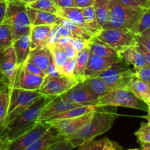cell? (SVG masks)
I'll return each mask as SVG.
<instances>
[{
  "mask_svg": "<svg viewBox=\"0 0 150 150\" xmlns=\"http://www.w3.org/2000/svg\"><path fill=\"white\" fill-rule=\"evenodd\" d=\"M118 117L117 107L96 106L91 120L79 131L66 139L70 142L73 148H77L108 132Z\"/></svg>",
  "mask_w": 150,
  "mask_h": 150,
  "instance_id": "cell-1",
  "label": "cell"
},
{
  "mask_svg": "<svg viewBox=\"0 0 150 150\" xmlns=\"http://www.w3.org/2000/svg\"><path fill=\"white\" fill-rule=\"evenodd\" d=\"M57 96L42 95L30 106L9 122L3 128L0 138L9 144L38 124V119L42 109Z\"/></svg>",
  "mask_w": 150,
  "mask_h": 150,
  "instance_id": "cell-2",
  "label": "cell"
},
{
  "mask_svg": "<svg viewBox=\"0 0 150 150\" xmlns=\"http://www.w3.org/2000/svg\"><path fill=\"white\" fill-rule=\"evenodd\" d=\"M144 9L128 7L120 0H109V22L106 28H120L136 34L138 22Z\"/></svg>",
  "mask_w": 150,
  "mask_h": 150,
  "instance_id": "cell-3",
  "label": "cell"
},
{
  "mask_svg": "<svg viewBox=\"0 0 150 150\" xmlns=\"http://www.w3.org/2000/svg\"><path fill=\"white\" fill-rule=\"evenodd\" d=\"M6 13L2 23L10 26L13 42L32 29L27 14V4L21 0H6Z\"/></svg>",
  "mask_w": 150,
  "mask_h": 150,
  "instance_id": "cell-4",
  "label": "cell"
},
{
  "mask_svg": "<svg viewBox=\"0 0 150 150\" xmlns=\"http://www.w3.org/2000/svg\"><path fill=\"white\" fill-rule=\"evenodd\" d=\"M42 96L39 91L24 90L17 87L9 89L8 106L4 127Z\"/></svg>",
  "mask_w": 150,
  "mask_h": 150,
  "instance_id": "cell-5",
  "label": "cell"
},
{
  "mask_svg": "<svg viewBox=\"0 0 150 150\" xmlns=\"http://www.w3.org/2000/svg\"><path fill=\"white\" fill-rule=\"evenodd\" d=\"M97 106H116L133 108L139 111H148V105L139 99L128 89L111 90L100 97Z\"/></svg>",
  "mask_w": 150,
  "mask_h": 150,
  "instance_id": "cell-6",
  "label": "cell"
},
{
  "mask_svg": "<svg viewBox=\"0 0 150 150\" xmlns=\"http://www.w3.org/2000/svg\"><path fill=\"white\" fill-rule=\"evenodd\" d=\"M134 75V70L120 60L97 76L111 91L117 89H129L130 80Z\"/></svg>",
  "mask_w": 150,
  "mask_h": 150,
  "instance_id": "cell-7",
  "label": "cell"
},
{
  "mask_svg": "<svg viewBox=\"0 0 150 150\" xmlns=\"http://www.w3.org/2000/svg\"><path fill=\"white\" fill-rule=\"evenodd\" d=\"M96 38L118 52L135 45L137 43L136 35L130 31L120 28L103 29Z\"/></svg>",
  "mask_w": 150,
  "mask_h": 150,
  "instance_id": "cell-8",
  "label": "cell"
},
{
  "mask_svg": "<svg viewBox=\"0 0 150 150\" xmlns=\"http://www.w3.org/2000/svg\"><path fill=\"white\" fill-rule=\"evenodd\" d=\"M79 83L73 77L62 75L59 76H45L39 91L45 96H59Z\"/></svg>",
  "mask_w": 150,
  "mask_h": 150,
  "instance_id": "cell-9",
  "label": "cell"
},
{
  "mask_svg": "<svg viewBox=\"0 0 150 150\" xmlns=\"http://www.w3.org/2000/svg\"><path fill=\"white\" fill-rule=\"evenodd\" d=\"M60 96L65 100L82 106H97L100 97L83 81L79 82L73 87Z\"/></svg>",
  "mask_w": 150,
  "mask_h": 150,
  "instance_id": "cell-10",
  "label": "cell"
},
{
  "mask_svg": "<svg viewBox=\"0 0 150 150\" xmlns=\"http://www.w3.org/2000/svg\"><path fill=\"white\" fill-rule=\"evenodd\" d=\"M51 126V125L48 122H38V124L31 130H28L10 142L6 150H25L40 139Z\"/></svg>",
  "mask_w": 150,
  "mask_h": 150,
  "instance_id": "cell-11",
  "label": "cell"
},
{
  "mask_svg": "<svg viewBox=\"0 0 150 150\" xmlns=\"http://www.w3.org/2000/svg\"><path fill=\"white\" fill-rule=\"evenodd\" d=\"M18 67L13 46L0 51V70L8 85V89L13 86Z\"/></svg>",
  "mask_w": 150,
  "mask_h": 150,
  "instance_id": "cell-12",
  "label": "cell"
},
{
  "mask_svg": "<svg viewBox=\"0 0 150 150\" xmlns=\"http://www.w3.org/2000/svg\"><path fill=\"white\" fill-rule=\"evenodd\" d=\"M94 111L76 118L59 120L49 123L58 130L62 136H63L64 139H67L79 131L91 120L93 116Z\"/></svg>",
  "mask_w": 150,
  "mask_h": 150,
  "instance_id": "cell-13",
  "label": "cell"
},
{
  "mask_svg": "<svg viewBox=\"0 0 150 150\" xmlns=\"http://www.w3.org/2000/svg\"><path fill=\"white\" fill-rule=\"evenodd\" d=\"M120 60H121L120 58L103 57L90 52L87 65L85 70L84 79L93 77V76H97L100 73L109 68L114 63Z\"/></svg>",
  "mask_w": 150,
  "mask_h": 150,
  "instance_id": "cell-14",
  "label": "cell"
},
{
  "mask_svg": "<svg viewBox=\"0 0 150 150\" xmlns=\"http://www.w3.org/2000/svg\"><path fill=\"white\" fill-rule=\"evenodd\" d=\"M80 106L82 105L65 100L62 98L60 95L57 96L42 109L38 119V122H40L50 117Z\"/></svg>",
  "mask_w": 150,
  "mask_h": 150,
  "instance_id": "cell-15",
  "label": "cell"
},
{
  "mask_svg": "<svg viewBox=\"0 0 150 150\" xmlns=\"http://www.w3.org/2000/svg\"><path fill=\"white\" fill-rule=\"evenodd\" d=\"M43 81L44 78L29 73L22 65L18 67L13 87H17L24 90L38 91L42 86Z\"/></svg>",
  "mask_w": 150,
  "mask_h": 150,
  "instance_id": "cell-16",
  "label": "cell"
},
{
  "mask_svg": "<svg viewBox=\"0 0 150 150\" xmlns=\"http://www.w3.org/2000/svg\"><path fill=\"white\" fill-rule=\"evenodd\" d=\"M64 138L59 134L58 130L51 125V127L25 150H51L57 143Z\"/></svg>",
  "mask_w": 150,
  "mask_h": 150,
  "instance_id": "cell-17",
  "label": "cell"
},
{
  "mask_svg": "<svg viewBox=\"0 0 150 150\" xmlns=\"http://www.w3.org/2000/svg\"><path fill=\"white\" fill-rule=\"evenodd\" d=\"M120 59L127 65H132L133 70L148 66L144 56L136 47V44L120 52Z\"/></svg>",
  "mask_w": 150,
  "mask_h": 150,
  "instance_id": "cell-18",
  "label": "cell"
},
{
  "mask_svg": "<svg viewBox=\"0 0 150 150\" xmlns=\"http://www.w3.org/2000/svg\"><path fill=\"white\" fill-rule=\"evenodd\" d=\"M27 61L36 64L45 74L48 66L53 62L51 49L48 45H46L32 50L28 57Z\"/></svg>",
  "mask_w": 150,
  "mask_h": 150,
  "instance_id": "cell-19",
  "label": "cell"
},
{
  "mask_svg": "<svg viewBox=\"0 0 150 150\" xmlns=\"http://www.w3.org/2000/svg\"><path fill=\"white\" fill-rule=\"evenodd\" d=\"M53 26L40 25L32 26L30 32V50L48 45V40Z\"/></svg>",
  "mask_w": 150,
  "mask_h": 150,
  "instance_id": "cell-20",
  "label": "cell"
},
{
  "mask_svg": "<svg viewBox=\"0 0 150 150\" xmlns=\"http://www.w3.org/2000/svg\"><path fill=\"white\" fill-rule=\"evenodd\" d=\"M26 10L32 26L40 25L54 26L56 24L59 17V15L35 10L29 6L26 7Z\"/></svg>",
  "mask_w": 150,
  "mask_h": 150,
  "instance_id": "cell-21",
  "label": "cell"
},
{
  "mask_svg": "<svg viewBox=\"0 0 150 150\" xmlns=\"http://www.w3.org/2000/svg\"><path fill=\"white\" fill-rule=\"evenodd\" d=\"M30 32L23 35L13 42L18 67L23 65L30 54Z\"/></svg>",
  "mask_w": 150,
  "mask_h": 150,
  "instance_id": "cell-22",
  "label": "cell"
},
{
  "mask_svg": "<svg viewBox=\"0 0 150 150\" xmlns=\"http://www.w3.org/2000/svg\"><path fill=\"white\" fill-rule=\"evenodd\" d=\"M58 15L61 17L68 20L69 21L72 22L74 24L77 25L78 26H79L83 30L86 31L87 33H89L87 26H86V23L84 21V18H83V8H79V7H76L59 8Z\"/></svg>",
  "mask_w": 150,
  "mask_h": 150,
  "instance_id": "cell-23",
  "label": "cell"
},
{
  "mask_svg": "<svg viewBox=\"0 0 150 150\" xmlns=\"http://www.w3.org/2000/svg\"><path fill=\"white\" fill-rule=\"evenodd\" d=\"M89 47L91 53L103 57L108 58H120V52L106 45L96 37H92L89 41Z\"/></svg>",
  "mask_w": 150,
  "mask_h": 150,
  "instance_id": "cell-24",
  "label": "cell"
},
{
  "mask_svg": "<svg viewBox=\"0 0 150 150\" xmlns=\"http://www.w3.org/2000/svg\"><path fill=\"white\" fill-rule=\"evenodd\" d=\"M129 89L146 104L150 103V84L145 83L134 76L131 79Z\"/></svg>",
  "mask_w": 150,
  "mask_h": 150,
  "instance_id": "cell-25",
  "label": "cell"
},
{
  "mask_svg": "<svg viewBox=\"0 0 150 150\" xmlns=\"http://www.w3.org/2000/svg\"><path fill=\"white\" fill-rule=\"evenodd\" d=\"M89 53H90V50L88 45V46L83 48L82 51L78 52L76 57L73 78H75L79 82L83 81L84 80V73L86 65H87Z\"/></svg>",
  "mask_w": 150,
  "mask_h": 150,
  "instance_id": "cell-26",
  "label": "cell"
},
{
  "mask_svg": "<svg viewBox=\"0 0 150 150\" xmlns=\"http://www.w3.org/2000/svg\"><path fill=\"white\" fill-rule=\"evenodd\" d=\"M93 7L98 23L105 29L109 22V0H95Z\"/></svg>",
  "mask_w": 150,
  "mask_h": 150,
  "instance_id": "cell-27",
  "label": "cell"
},
{
  "mask_svg": "<svg viewBox=\"0 0 150 150\" xmlns=\"http://www.w3.org/2000/svg\"><path fill=\"white\" fill-rule=\"evenodd\" d=\"M96 106H80L77 108H73V109L68 110L64 112L61 113L59 114L51 117L47 120H44V122H51L56 121L59 120H65V119H73L76 117L83 116L84 114H89V113L92 112L95 110Z\"/></svg>",
  "mask_w": 150,
  "mask_h": 150,
  "instance_id": "cell-28",
  "label": "cell"
},
{
  "mask_svg": "<svg viewBox=\"0 0 150 150\" xmlns=\"http://www.w3.org/2000/svg\"><path fill=\"white\" fill-rule=\"evenodd\" d=\"M83 14L84 21L87 26L88 32L92 37H96L103 29L97 20L93 6H89L83 8Z\"/></svg>",
  "mask_w": 150,
  "mask_h": 150,
  "instance_id": "cell-29",
  "label": "cell"
},
{
  "mask_svg": "<svg viewBox=\"0 0 150 150\" xmlns=\"http://www.w3.org/2000/svg\"><path fill=\"white\" fill-rule=\"evenodd\" d=\"M56 24L60 25V26H64V27L67 28V29L71 32L74 38L85 40H90L91 38H92V36H91L89 33H87V32L85 30H83V29H81V28H80L79 26H78L77 25L73 23L72 22L69 21L67 19L61 17V16L59 17Z\"/></svg>",
  "mask_w": 150,
  "mask_h": 150,
  "instance_id": "cell-30",
  "label": "cell"
},
{
  "mask_svg": "<svg viewBox=\"0 0 150 150\" xmlns=\"http://www.w3.org/2000/svg\"><path fill=\"white\" fill-rule=\"evenodd\" d=\"M83 82L86 86H89L95 94H97L100 98L103 96L110 91L106 85L103 83V81L98 76L88 78V79H84Z\"/></svg>",
  "mask_w": 150,
  "mask_h": 150,
  "instance_id": "cell-31",
  "label": "cell"
},
{
  "mask_svg": "<svg viewBox=\"0 0 150 150\" xmlns=\"http://www.w3.org/2000/svg\"><path fill=\"white\" fill-rule=\"evenodd\" d=\"M48 46L51 49L54 63L61 73L62 70L64 68V66L68 62L69 59L65 55L63 50L57 44H53V45H48Z\"/></svg>",
  "mask_w": 150,
  "mask_h": 150,
  "instance_id": "cell-32",
  "label": "cell"
},
{
  "mask_svg": "<svg viewBox=\"0 0 150 150\" xmlns=\"http://www.w3.org/2000/svg\"><path fill=\"white\" fill-rule=\"evenodd\" d=\"M13 44L11 29L7 24L1 23L0 24V51L12 46Z\"/></svg>",
  "mask_w": 150,
  "mask_h": 150,
  "instance_id": "cell-33",
  "label": "cell"
},
{
  "mask_svg": "<svg viewBox=\"0 0 150 150\" xmlns=\"http://www.w3.org/2000/svg\"><path fill=\"white\" fill-rule=\"evenodd\" d=\"M27 6L35 10L58 15L59 8L53 2L52 0H38L27 4Z\"/></svg>",
  "mask_w": 150,
  "mask_h": 150,
  "instance_id": "cell-34",
  "label": "cell"
},
{
  "mask_svg": "<svg viewBox=\"0 0 150 150\" xmlns=\"http://www.w3.org/2000/svg\"><path fill=\"white\" fill-rule=\"evenodd\" d=\"M139 144L150 143V123L142 122L140 127L134 133Z\"/></svg>",
  "mask_w": 150,
  "mask_h": 150,
  "instance_id": "cell-35",
  "label": "cell"
},
{
  "mask_svg": "<svg viewBox=\"0 0 150 150\" xmlns=\"http://www.w3.org/2000/svg\"><path fill=\"white\" fill-rule=\"evenodd\" d=\"M8 106V90L0 92V136L4 127Z\"/></svg>",
  "mask_w": 150,
  "mask_h": 150,
  "instance_id": "cell-36",
  "label": "cell"
},
{
  "mask_svg": "<svg viewBox=\"0 0 150 150\" xmlns=\"http://www.w3.org/2000/svg\"><path fill=\"white\" fill-rule=\"evenodd\" d=\"M150 28V8H145L138 22L135 35H141Z\"/></svg>",
  "mask_w": 150,
  "mask_h": 150,
  "instance_id": "cell-37",
  "label": "cell"
},
{
  "mask_svg": "<svg viewBox=\"0 0 150 150\" xmlns=\"http://www.w3.org/2000/svg\"><path fill=\"white\" fill-rule=\"evenodd\" d=\"M105 138L100 139V140H91L86 143L83 144L81 146H78L77 150H102L103 147Z\"/></svg>",
  "mask_w": 150,
  "mask_h": 150,
  "instance_id": "cell-38",
  "label": "cell"
},
{
  "mask_svg": "<svg viewBox=\"0 0 150 150\" xmlns=\"http://www.w3.org/2000/svg\"><path fill=\"white\" fill-rule=\"evenodd\" d=\"M135 76L143 81L145 83L150 84V67L145 66V67L139 68L138 70H134Z\"/></svg>",
  "mask_w": 150,
  "mask_h": 150,
  "instance_id": "cell-39",
  "label": "cell"
},
{
  "mask_svg": "<svg viewBox=\"0 0 150 150\" xmlns=\"http://www.w3.org/2000/svg\"><path fill=\"white\" fill-rule=\"evenodd\" d=\"M120 1L131 7L148 8L149 5V0H120Z\"/></svg>",
  "mask_w": 150,
  "mask_h": 150,
  "instance_id": "cell-40",
  "label": "cell"
},
{
  "mask_svg": "<svg viewBox=\"0 0 150 150\" xmlns=\"http://www.w3.org/2000/svg\"><path fill=\"white\" fill-rule=\"evenodd\" d=\"M23 68L29 73H32V74L35 75V76H40V77L45 78V74L39 67L36 65V64H33V63L30 62L29 61H26L25 64H23Z\"/></svg>",
  "mask_w": 150,
  "mask_h": 150,
  "instance_id": "cell-41",
  "label": "cell"
},
{
  "mask_svg": "<svg viewBox=\"0 0 150 150\" xmlns=\"http://www.w3.org/2000/svg\"><path fill=\"white\" fill-rule=\"evenodd\" d=\"M56 44H57V45H59V46L63 50V51H64L65 55L67 56V57L69 59H76L78 52L76 51V50L71 45H70V43H65V44L56 43Z\"/></svg>",
  "mask_w": 150,
  "mask_h": 150,
  "instance_id": "cell-42",
  "label": "cell"
},
{
  "mask_svg": "<svg viewBox=\"0 0 150 150\" xmlns=\"http://www.w3.org/2000/svg\"><path fill=\"white\" fill-rule=\"evenodd\" d=\"M89 41V40H85L82 39H77V38H72L70 43L76 50L77 52H79L88 46Z\"/></svg>",
  "mask_w": 150,
  "mask_h": 150,
  "instance_id": "cell-43",
  "label": "cell"
},
{
  "mask_svg": "<svg viewBox=\"0 0 150 150\" xmlns=\"http://www.w3.org/2000/svg\"><path fill=\"white\" fill-rule=\"evenodd\" d=\"M75 63H76V59H69L68 62L67 63L64 68L62 70V75L69 76V77H73V71L75 68Z\"/></svg>",
  "mask_w": 150,
  "mask_h": 150,
  "instance_id": "cell-44",
  "label": "cell"
},
{
  "mask_svg": "<svg viewBox=\"0 0 150 150\" xmlns=\"http://www.w3.org/2000/svg\"><path fill=\"white\" fill-rule=\"evenodd\" d=\"M74 149L73 145L70 144L67 139H64L63 140L60 141L58 143L56 144L51 150H72Z\"/></svg>",
  "mask_w": 150,
  "mask_h": 150,
  "instance_id": "cell-45",
  "label": "cell"
},
{
  "mask_svg": "<svg viewBox=\"0 0 150 150\" xmlns=\"http://www.w3.org/2000/svg\"><path fill=\"white\" fill-rule=\"evenodd\" d=\"M102 150H123V147L117 142L110 140L105 137Z\"/></svg>",
  "mask_w": 150,
  "mask_h": 150,
  "instance_id": "cell-46",
  "label": "cell"
},
{
  "mask_svg": "<svg viewBox=\"0 0 150 150\" xmlns=\"http://www.w3.org/2000/svg\"><path fill=\"white\" fill-rule=\"evenodd\" d=\"M136 39L139 43L142 44L144 47L150 51V36L146 35H136Z\"/></svg>",
  "mask_w": 150,
  "mask_h": 150,
  "instance_id": "cell-47",
  "label": "cell"
},
{
  "mask_svg": "<svg viewBox=\"0 0 150 150\" xmlns=\"http://www.w3.org/2000/svg\"><path fill=\"white\" fill-rule=\"evenodd\" d=\"M52 1L58 8L75 7L73 0H52Z\"/></svg>",
  "mask_w": 150,
  "mask_h": 150,
  "instance_id": "cell-48",
  "label": "cell"
},
{
  "mask_svg": "<svg viewBox=\"0 0 150 150\" xmlns=\"http://www.w3.org/2000/svg\"><path fill=\"white\" fill-rule=\"evenodd\" d=\"M62 76V73L57 68V66L54 63V61L49 64L48 69H47L46 73H45V76Z\"/></svg>",
  "mask_w": 150,
  "mask_h": 150,
  "instance_id": "cell-49",
  "label": "cell"
},
{
  "mask_svg": "<svg viewBox=\"0 0 150 150\" xmlns=\"http://www.w3.org/2000/svg\"><path fill=\"white\" fill-rule=\"evenodd\" d=\"M54 26H55L57 33H58V35H59L60 38H63V37H70V38H74L71 32H70L67 28L64 27V26H60V25H57V24H55Z\"/></svg>",
  "mask_w": 150,
  "mask_h": 150,
  "instance_id": "cell-50",
  "label": "cell"
},
{
  "mask_svg": "<svg viewBox=\"0 0 150 150\" xmlns=\"http://www.w3.org/2000/svg\"><path fill=\"white\" fill-rule=\"evenodd\" d=\"M75 7L79 8H84V7L93 6L95 0H73Z\"/></svg>",
  "mask_w": 150,
  "mask_h": 150,
  "instance_id": "cell-51",
  "label": "cell"
},
{
  "mask_svg": "<svg viewBox=\"0 0 150 150\" xmlns=\"http://www.w3.org/2000/svg\"><path fill=\"white\" fill-rule=\"evenodd\" d=\"M136 47L143 54V55L144 56L145 59H146V63H147V65L150 67V51H148L145 47H144L142 44L139 43L138 42L136 43Z\"/></svg>",
  "mask_w": 150,
  "mask_h": 150,
  "instance_id": "cell-52",
  "label": "cell"
},
{
  "mask_svg": "<svg viewBox=\"0 0 150 150\" xmlns=\"http://www.w3.org/2000/svg\"><path fill=\"white\" fill-rule=\"evenodd\" d=\"M6 6H7L6 0H0V23H2L4 21L6 13Z\"/></svg>",
  "mask_w": 150,
  "mask_h": 150,
  "instance_id": "cell-53",
  "label": "cell"
},
{
  "mask_svg": "<svg viewBox=\"0 0 150 150\" xmlns=\"http://www.w3.org/2000/svg\"><path fill=\"white\" fill-rule=\"evenodd\" d=\"M8 88L7 81H6L5 79H4L1 70H0V92L1 91H7Z\"/></svg>",
  "mask_w": 150,
  "mask_h": 150,
  "instance_id": "cell-54",
  "label": "cell"
},
{
  "mask_svg": "<svg viewBox=\"0 0 150 150\" xmlns=\"http://www.w3.org/2000/svg\"><path fill=\"white\" fill-rule=\"evenodd\" d=\"M9 143L0 138V150H6L8 146Z\"/></svg>",
  "mask_w": 150,
  "mask_h": 150,
  "instance_id": "cell-55",
  "label": "cell"
},
{
  "mask_svg": "<svg viewBox=\"0 0 150 150\" xmlns=\"http://www.w3.org/2000/svg\"><path fill=\"white\" fill-rule=\"evenodd\" d=\"M140 150H150V143L142 144H140Z\"/></svg>",
  "mask_w": 150,
  "mask_h": 150,
  "instance_id": "cell-56",
  "label": "cell"
},
{
  "mask_svg": "<svg viewBox=\"0 0 150 150\" xmlns=\"http://www.w3.org/2000/svg\"><path fill=\"white\" fill-rule=\"evenodd\" d=\"M148 105V111H147V115L144 117V118L146 119L147 120V122L149 123H150V103L147 104Z\"/></svg>",
  "mask_w": 150,
  "mask_h": 150,
  "instance_id": "cell-57",
  "label": "cell"
},
{
  "mask_svg": "<svg viewBox=\"0 0 150 150\" xmlns=\"http://www.w3.org/2000/svg\"><path fill=\"white\" fill-rule=\"evenodd\" d=\"M21 1H22L23 2H24V3H26V4H30V3L34 2V1H38V0H21Z\"/></svg>",
  "mask_w": 150,
  "mask_h": 150,
  "instance_id": "cell-58",
  "label": "cell"
},
{
  "mask_svg": "<svg viewBox=\"0 0 150 150\" xmlns=\"http://www.w3.org/2000/svg\"><path fill=\"white\" fill-rule=\"evenodd\" d=\"M142 34H143V35H149V36H150V28L149 29H148L146 32H144V33H142ZM141 35H142V34H141Z\"/></svg>",
  "mask_w": 150,
  "mask_h": 150,
  "instance_id": "cell-59",
  "label": "cell"
},
{
  "mask_svg": "<svg viewBox=\"0 0 150 150\" xmlns=\"http://www.w3.org/2000/svg\"><path fill=\"white\" fill-rule=\"evenodd\" d=\"M126 150H140L139 149H137V148H133V149H128Z\"/></svg>",
  "mask_w": 150,
  "mask_h": 150,
  "instance_id": "cell-60",
  "label": "cell"
},
{
  "mask_svg": "<svg viewBox=\"0 0 150 150\" xmlns=\"http://www.w3.org/2000/svg\"><path fill=\"white\" fill-rule=\"evenodd\" d=\"M149 7L150 8V0H149Z\"/></svg>",
  "mask_w": 150,
  "mask_h": 150,
  "instance_id": "cell-61",
  "label": "cell"
},
{
  "mask_svg": "<svg viewBox=\"0 0 150 150\" xmlns=\"http://www.w3.org/2000/svg\"><path fill=\"white\" fill-rule=\"evenodd\" d=\"M0 24H1V23H0Z\"/></svg>",
  "mask_w": 150,
  "mask_h": 150,
  "instance_id": "cell-62",
  "label": "cell"
}]
</instances>
